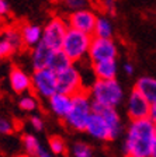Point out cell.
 <instances>
[{"label": "cell", "mask_w": 156, "mask_h": 157, "mask_svg": "<svg viewBox=\"0 0 156 157\" xmlns=\"http://www.w3.org/2000/svg\"><path fill=\"white\" fill-rule=\"evenodd\" d=\"M68 31L69 25L66 17L59 14L52 16L42 27V42L54 51H61Z\"/></svg>", "instance_id": "obj_5"}, {"label": "cell", "mask_w": 156, "mask_h": 157, "mask_svg": "<svg viewBox=\"0 0 156 157\" xmlns=\"http://www.w3.org/2000/svg\"><path fill=\"white\" fill-rule=\"evenodd\" d=\"M149 119L156 125V104H152V108H150L149 112Z\"/></svg>", "instance_id": "obj_33"}, {"label": "cell", "mask_w": 156, "mask_h": 157, "mask_svg": "<svg viewBox=\"0 0 156 157\" xmlns=\"http://www.w3.org/2000/svg\"><path fill=\"white\" fill-rule=\"evenodd\" d=\"M91 108H93V112L100 114L101 117L106 119L108 128H110L113 140H115L117 137H120L121 133L124 132V122H122V117H121V114L118 112L117 108L103 107V105L97 104V102H93Z\"/></svg>", "instance_id": "obj_11"}, {"label": "cell", "mask_w": 156, "mask_h": 157, "mask_svg": "<svg viewBox=\"0 0 156 157\" xmlns=\"http://www.w3.org/2000/svg\"><path fill=\"white\" fill-rule=\"evenodd\" d=\"M152 104L138 90L132 88L125 98V114L130 121L148 119Z\"/></svg>", "instance_id": "obj_9"}, {"label": "cell", "mask_w": 156, "mask_h": 157, "mask_svg": "<svg viewBox=\"0 0 156 157\" xmlns=\"http://www.w3.org/2000/svg\"><path fill=\"white\" fill-rule=\"evenodd\" d=\"M17 157H30V156H27V154H24V156H17Z\"/></svg>", "instance_id": "obj_37"}, {"label": "cell", "mask_w": 156, "mask_h": 157, "mask_svg": "<svg viewBox=\"0 0 156 157\" xmlns=\"http://www.w3.org/2000/svg\"><path fill=\"white\" fill-rule=\"evenodd\" d=\"M31 82H33V94H35L39 100L48 101L49 98L58 93L56 73L49 67L41 69V70H33Z\"/></svg>", "instance_id": "obj_6"}, {"label": "cell", "mask_w": 156, "mask_h": 157, "mask_svg": "<svg viewBox=\"0 0 156 157\" xmlns=\"http://www.w3.org/2000/svg\"><path fill=\"white\" fill-rule=\"evenodd\" d=\"M48 109L54 117L59 118V119H65L69 115L72 109V105H73V100H72L70 95L66 94H61V93H56L54 97H51L48 100Z\"/></svg>", "instance_id": "obj_15"}, {"label": "cell", "mask_w": 156, "mask_h": 157, "mask_svg": "<svg viewBox=\"0 0 156 157\" xmlns=\"http://www.w3.org/2000/svg\"><path fill=\"white\" fill-rule=\"evenodd\" d=\"M62 4L69 13H73V11L89 9L90 0H62Z\"/></svg>", "instance_id": "obj_26"}, {"label": "cell", "mask_w": 156, "mask_h": 157, "mask_svg": "<svg viewBox=\"0 0 156 157\" xmlns=\"http://www.w3.org/2000/svg\"><path fill=\"white\" fill-rule=\"evenodd\" d=\"M121 67H122V72L125 73L127 76H132L134 72H135V69H134V65H132L131 62H124Z\"/></svg>", "instance_id": "obj_32"}, {"label": "cell", "mask_w": 156, "mask_h": 157, "mask_svg": "<svg viewBox=\"0 0 156 157\" xmlns=\"http://www.w3.org/2000/svg\"><path fill=\"white\" fill-rule=\"evenodd\" d=\"M38 101H39V98L37 97L35 94L28 93V94H24V95H21V97H20L18 108L23 112H27V114L33 115V112L38 109V105H39Z\"/></svg>", "instance_id": "obj_23"}, {"label": "cell", "mask_w": 156, "mask_h": 157, "mask_svg": "<svg viewBox=\"0 0 156 157\" xmlns=\"http://www.w3.org/2000/svg\"><path fill=\"white\" fill-rule=\"evenodd\" d=\"M56 80H58V93L61 94L73 97V95L87 90L78 65H72L65 70L56 73Z\"/></svg>", "instance_id": "obj_7"}, {"label": "cell", "mask_w": 156, "mask_h": 157, "mask_svg": "<svg viewBox=\"0 0 156 157\" xmlns=\"http://www.w3.org/2000/svg\"><path fill=\"white\" fill-rule=\"evenodd\" d=\"M3 38L6 41H9L10 45L14 48V51H21L24 48L23 44V36H21V31L20 27L17 25H9L3 28Z\"/></svg>", "instance_id": "obj_21"}, {"label": "cell", "mask_w": 156, "mask_h": 157, "mask_svg": "<svg viewBox=\"0 0 156 157\" xmlns=\"http://www.w3.org/2000/svg\"><path fill=\"white\" fill-rule=\"evenodd\" d=\"M9 83L10 88L13 90L14 94L17 95H24L28 94L30 91H33V82H31V75L21 69L20 66L13 65L10 67L9 72Z\"/></svg>", "instance_id": "obj_12"}, {"label": "cell", "mask_w": 156, "mask_h": 157, "mask_svg": "<svg viewBox=\"0 0 156 157\" xmlns=\"http://www.w3.org/2000/svg\"><path fill=\"white\" fill-rule=\"evenodd\" d=\"M54 52L55 51L44 42L38 44L33 49H30V63L33 66V70H41V69L49 67Z\"/></svg>", "instance_id": "obj_14"}, {"label": "cell", "mask_w": 156, "mask_h": 157, "mask_svg": "<svg viewBox=\"0 0 156 157\" xmlns=\"http://www.w3.org/2000/svg\"><path fill=\"white\" fill-rule=\"evenodd\" d=\"M91 72L94 80H114L118 76L117 60H104L91 65Z\"/></svg>", "instance_id": "obj_17"}, {"label": "cell", "mask_w": 156, "mask_h": 157, "mask_svg": "<svg viewBox=\"0 0 156 157\" xmlns=\"http://www.w3.org/2000/svg\"><path fill=\"white\" fill-rule=\"evenodd\" d=\"M10 13V4L7 0H0V20L7 17Z\"/></svg>", "instance_id": "obj_31"}, {"label": "cell", "mask_w": 156, "mask_h": 157, "mask_svg": "<svg viewBox=\"0 0 156 157\" xmlns=\"http://www.w3.org/2000/svg\"><path fill=\"white\" fill-rule=\"evenodd\" d=\"M134 88L138 90L150 104H156V78L155 77L142 76V77L137 78Z\"/></svg>", "instance_id": "obj_18"}, {"label": "cell", "mask_w": 156, "mask_h": 157, "mask_svg": "<svg viewBox=\"0 0 156 157\" xmlns=\"http://www.w3.org/2000/svg\"><path fill=\"white\" fill-rule=\"evenodd\" d=\"M155 139L156 125L149 118L130 121L122 142L124 157H150Z\"/></svg>", "instance_id": "obj_1"}, {"label": "cell", "mask_w": 156, "mask_h": 157, "mask_svg": "<svg viewBox=\"0 0 156 157\" xmlns=\"http://www.w3.org/2000/svg\"><path fill=\"white\" fill-rule=\"evenodd\" d=\"M14 52H16V51H14L13 46L10 45L9 41H6V39L2 36V39H0V60H4V59L10 58Z\"/></svg>", "instance_id": "obj_28"}, {"label": "cell", "mask_w": 156, "mask_h": 157, "mask_svg": "<svg viewBox=\"0 0 156 157\" xmlns=\"http://www.w3.org/2000/svg\"><path fill=\"white\" fill-rule=\"evenodd\" d=\"M72 157H94V150L86 142H75L70 146Z\"/></svg>", "instance_id": "obj_24"}, {"label": "cell", "mask_w": 156, "mask_h": 157, "mask_svg": "<svg viewBox=\"0 0 156 157\" xmlns=\"http://www.w3.org/2000/svg\"><path fill=\"white\" fill-rule=\"evenodd\" d=\"M21 143H23L26 154L30 157H38L39 154L42 153L44 149H45L42 146V143L39 142V139L34 133H24L21 136Z\"/></svg>", "instance_id": "obj_20"}, {"label": "cell", "mask_w": 156, "mask_h": 157, "mask_svg": "<svg viewBox=\"0 0 156 157\" xmlns=\"http://www.w3.org/2000/svg\"><path fill=\"white\" fill-rule=\"evenodd\" d=\"M150 157H156V139L152 144V150H150Z\"/></svg>", "instance_id": "obj_35"}, {"label": "cell", "mask_w": 156, "mask_h": 157, "mask_svg": "<svg viewBox=\"0 0 156 157\" xmlns=\"http://www.w3.org/2000/svg\"><path fill=\"white\" fill-rule=\"evenodd\" d=\"M91 101L103 107L118 108L125 102V91L117 78L114 80H94L87 87Z\"/></svg>", "instance_id": "obj_2"}, {"label": "cell", "mask_w": 156, "mask_h": 157, "mask_svg": "<svg viewBox=\"0 0 156 157\" xmlns=\"http://www.w3.org/2000/svg\"><path fill=\"white\" fill-rule=\"evenodd\" d=\"M73 63L70 62V59L62 52V51H55L54 52V56L51 59V63H49V69L54 70L55 73H59L62 70L68 69L69 66H72Z\"/></svg>", "instance_id": "obj_22"}, {"label": "cell", "mask_w": 156, "mask_h": 157, "mask_svg": "<svg viewBox=\"0 0 156 157\" xmlns=\"http://www.w3.org/2000/svg\"><path fill=\"white\" fill-rule=\"evenodd\" d=\"M100 6L106 14L114 17L117 14V2L115 0H100Z\"/></svg>", "instance_id": "obj_29"}, {"label": "cell", "mask_w": 156, "mask_h": 157, "mask_svg": "<svg viewBox=\"0 0 156 157\" xmlns=\"http://www.w3.org/2000/svg\"><path fill=\"white\" fill-rule=\"evenodd\" d=\"M48 150L55 156H62L66 151V142L59 135H52L48 137Z\"/></svg>", "instance_id": "obj_25"}, {"label": "cell", "mask_w": 156, "mask_h": 157, "mask_svg": "<svg viewBox=\"0 0 156 157\" xmlns=\"http://www.w3.org/2000/svg\"><path fill=\"white\" fill-rule=\"evenodd\" d=\"M16 131L14 122L7 117L0 115V135H11Z\"/></svg>", "instance_id": "obj_27"}, {"label": "cell", "mask_w": 156, "mask_h": 157, "mask_svg": "<svg viewBox=\"0 0 156 157\" xmlns=\"http://www.w3.org/2000/svg\"><path fill=\"white\" fill-rule=\"evenodd\" d=\"M117 58L118 46L114 39H100L93 36L87 56L90 65L104 62V60H117Z\"/></svg>", "instance_id": "obj_8"}, {"label": "cell", "mask_w": 156, "mask_h": 157, "mask_svg": "<svg viewBox=\"0 0 156 157\" xmlns=\"http://www.w3.org/2000/svg\"><path fill=\"white\" fill-rule=\"evenodd\" d=\"M97 14L90 9L79 10V11H73V13H68L66 16V21L70 29H76L80 33L93 35L94 33L96 21H97Z\"/></svg>", "instance_id": "obj_10"}, {"label": "cell", "mask_w": 156, "mask_h": 157, "mask_svg": "<svg viewBox=\"0 0 156 157\" xmlns=\"http://www.w3.org/2000/svg\"><path fill=\"white\" fill-rule=\"evenodd\" d=\"M20 27L21 36H23L24 49H33L38 44L42 42V27L34 23H24Z\"/></svg>", "instance_id": "obj_16"}, {"label": "cell", "mask_w": 156, "mask_h": 157, "mask_svg": "<svg viewBox=\"0 0 156 157\" xmlns=\"http://www.w3.org/2000/svg\"><path fill=\"white\" fill-rule=\"evenodd\" d=\"M2 36H3V28L0 27V39H2Z\"/></svg>", "instance_id": "obj_36"}, {"label": "cell", "mask_w": 156, "mask_h": 157, "mask_svg": "<svg viewBox=\"0 0 156 157\" xmlns=\"http://www.w3.org/2000/svg\"><path fill=\"white\" fill-rule=\"evenodd\" d=\"M72 100H73L72 109L68 117L63 119V122L73 132H79V133L86 132L87 122L93 114V108H91L93 101L89 95V91L85 90V91L79 93V94L73 95Z\"/></svg>", "instance_id": "obj_3"}, {"label": "cell", "mask_w": 156, "mask_h": 157, "mask_svg": "<svg viewBox=\"0 0 156 157\" xmlns=\"http://www.w3.org/2000/svg\"><path fill=\"white\" fill-rule=\"evenodd\" d=\"M69 157H72V156H69Z\"/></svg>", "instance_id": "obj_38"}, {"label": "cell", "mask_w": 156, "mask_h": 157, "mask_svg": "<svg viewBox=\"0 0 156 157\" xmlns=\"http://www.w3.org/2000/svg\"><path fill=\"white\" fill-rule=\"evenodd\" d=\"M91 139L98 142H111L113 140V136H111L110 128H108L107 122L101 117L100 114H96L93 112L87 122V126H86V132Z\"/></svg>", "instance_id": "obj_13"}, {"label": "cell", "mask_w": 156, "mask_h": 157, "mask_svg": "<svg viewBox=\"0 0 156 157\" xmlns=\"http://www.w3.org/2000/svg\"><path fill=\"white\" fill-rule=\"evenodd\" d=\"M38 157H56V156H55V154H54V153H51V151H49L48 149H44V150H42V153L39 154Z\"/></svg>", "instance_id": "obj_34"}, {"label": "cell", "mask_w": 156, "mask_h": 157, "mask_svg": "<svg viewBox=\"0 0 156 157\" xmlns=\"http://www.w3.org/2000/svg\"><path fill=\"white\" fill-rule=\"evenodd\" d=\"M91 41H93V35L69 28L61 51L70 59L73 65H78L87 59Z\"/></svg>", "instance_id": "obj_4"}, {"label": "cell", "mask_w": 156, "mask_h": 157, "mask_svg": "<svg viewBox=\"0 0 156 157\" xmlns=\"http://www.w3.org/2000/svg\"><path fill=\"white\" fill-rule=\"evenodd\" d=\"M93 36L94 38H100V39H113L114 25H113V21H111L110 17H107V16L97 17Z\"/></svg>", "instance_id": "obj_19"}, {"label": "cell", "mask_w": 156, "mask_h": 157, "mask_svg": "<svg viewBox=\"0 0 156 157\" xmlns=\"http://www.w3.org/2000/svg\"><path fill=\"white\" fill-rule=\"evenodd\" d=\"M28 122H30L31 128H33L35 132H42L44 128H45V122H44V119H42V117H41V115L33 114L31 117L28 118Z\"/></svg>", "instance_id": "obj_30"}]
</instances>
